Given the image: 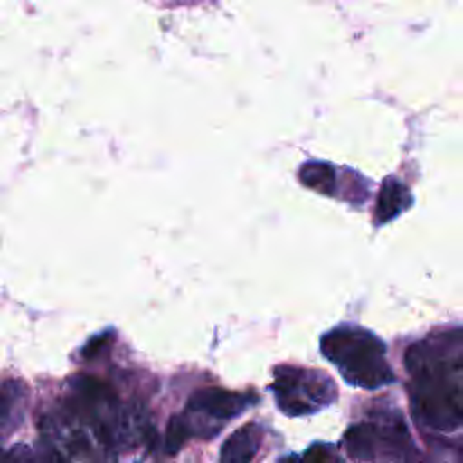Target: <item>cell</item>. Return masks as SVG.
I'll use <instances>...</instances> for the list:
<instances>
[{
  "instance_id": "cell-1",
  "label": "cell",
  "mask_w": 463,
  "mask_h": 463,
  "mask_svg": "<svg viewBox=\"0 0 463 463\" xmlns=\"http://www.w3.org/2000/svg\"><path fill=\"white\" fill-rule=\"evenodd\" d=\"M414 420L434 432L463 423V331H436L411 344L403 356Z\"/></svg>"
},
{
  "instance_id": "cell-2",
  "label": "cell",
  "mask_w": 463,
  "mask_h": 463,
  "mask_svg": "<svg viewBox=\"0 0 463 463\" xmlns=\"http://www.w3.org/2000/svg\"><path fill=\"white\" fill-rule=\"evenodd\" d=\"M56 421L61 441L76 456H90L92 443L105 450H127L148 436V421L139 405L125 403L105 382L76 376L63 400V414Z\"/></svg>"
},
{
  "instance_id": "cell-3",
  "label": "cell",
  "mask_w": 463,
  "mask_h": 463,
  "mask_svg": "<svg viewBox=\"0 0 463 463\" xmlns=\"http://www.w3.org/2000/svg\"><path fill=\"white\" fill-rule=\"evenodd\" d=\"M320 353L353 387L374 391L396 380L385 344L365 327L340 324L329 329L320 338Z\"/></svg>"
},
{
  "instance_id": "cell-4",
  "label": "cell",
  "mask_w": 463,
  "mask_h": 463,
  "mask_svg": "<svg viewBox=\"0 0 463 463\" xmlns=\"http://www.w3.org/2000/svg\"><path fill=\"white\" fill-rule=\"evenodd\" d=\"M257 400L259 396L253 392H237L219 387L197 389L188 398L184 409L168 423L165 436L166 452H177L192 438H213L230 420L241 416L257 403Z\"/></svg>"
},
{
  "instance_id": "cell-5",
  "label": "cell",
  "mask_w": 463,
  "mask_h": 463,
  "mask_svg": "<svg viewBox=\"0 0 463 463\" xmlns=\"http://www.w3.org/2000/svg\"><path fill=\"white\" fill-rule=\"evenodd\" d=\"M342 445L356 463H423L400 412L376 409L351 425Z\"/></svg>"
},
{
  "instance_id": "cell-6",
  "label": "cell",
  "mask_w": 463,
  "mask_h": 463,
  "mask_svg": "<svg viewBox=\"0 0 463 463\" xmlns=\"http://www.w3.org/2000/svg\"><path fill=\"white\" fill-rule=\"evenodd\" d=\"M277 407L291 418L315 414L336 402V385L324 373L298 365H279L273 371Z\"/></svg>"
},
{
  "instance_id": "cell-7",
  "label": "cell",
  "mask_w": 463,
  "mask_h": 463,
  "mask_svg": "<svg viewBox=\"0 0 463 463\" xmlns=\"http://www.w3.org/2000/svg\"><path fill=\"white\" fill-rule=\"evenodd\" d=\"M262 443V429L257 423L239 427L221 447L219 463H251Z\"/></svg>"
},
{
  "instance_id": "cell-8",
  "label": "cell",
  "mask_w": 463,
  "mask_h": 463,
  "mask_svg": "<svg viewBox=\"0 0 463 463\" xmlns=\"http://www.w3.org/2000/svg\"><path fill=\"white\" fill-rule=\"evenodd\" d=\"M411 203V195L405 184L400 181L389 177L380 190L378 201H376V212H374V221L378 224L387 222L389 219L396 217L407 204Z\"/></svg>"
},
{
  "instance_id": "cell-9",
  "label": "cell",
  "mask_w": 463,
  "mask_h": 463,
  "mask_svg": "<svg viewBox=\"0 0 463 463\" xmlns=\"http://www.w3.org/2000/svg\"><path fill=\"white\" fill-rule=\"evenodd\" d=\"M25 402V389L16 380H5L2 385V430L7 436L9 427H16L22 420Z\"/></svg>"
},
{
  "instance_id": "cell-10",
  "label": "cell",
  "mask_w": 463,
  "mask_h": 463,
  "mask_svg": "<svg viewBox=\"0 0 463 463\" xmlns=\"http://www.w3.org/2000/svg\"><path fill=\"white\" fill-rule=\"evenodd\" d=\"M298 179L302 184L318 190L320 194L333 195L336 192V177H335V168L329 163H317L309 161L302 165L298 170Z\"/></svg>"
},
{
  "instance_id": "cell-11",
  "label": "cell",
  "mask_w": 463,
  "mask_h": 463,
  "mask_svg": "<svg viewBox=\"0 0 463 463\" xmlns=\"http://www.w3.org/2000/svg\"><path fill=\"white\" fill-rule=\"evenodd\" d=\"M4 463H42L40 454L24 443H16L4 454Z\"/></svg>"
},
{
  "instance_id": "cell-12",
  "label": "cell",
  "mask_w": 463,
  "mask_h": 463,
  "mask_svg": "<svg viewBox=\"0 0 463 463\" xmlns=\"http://www.w3.org/2000/svg\"><path fill=\"white\" fill-rule=\"evenodd\" d=\"M38 454L42 463H71V459L63 454V450H60V447L49 438H43V445L38 450Z\"/></svg>"
}]
</instances>
